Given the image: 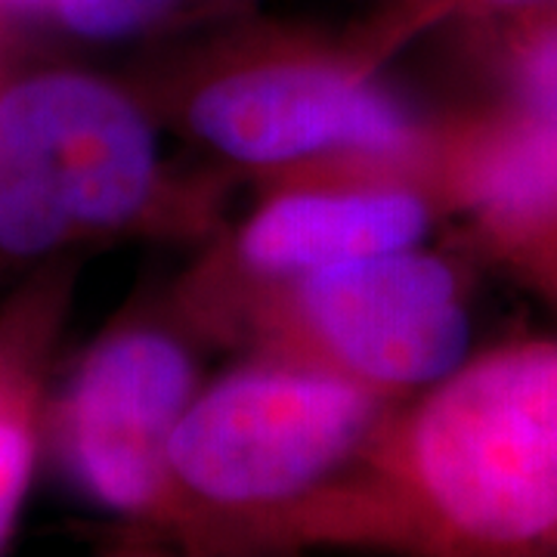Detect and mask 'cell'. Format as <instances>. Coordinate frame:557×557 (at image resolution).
Masks as SVG:
<instances>
[{"label":"cell","instance_id":"6da1fadb","mask_svg":"<svg viewBox=\"0 0 557 557\" xmlns=\"http://www.w3.org/2000/svg\"><path fill=\"white\" fill-rule=\"evenodd\" d=\"M288 545L557 555V344L465 359L397 403L362 456L300 511Z\"/></svg>","mask_w":557,"mask_h":557},{"label":"cell","instance_id":"ba28073f","mask_svg":"<svg viewBox=\"0 0 557 557\" xmlns=\"http://www.w3.org/2000/svg\"><path fill=\"white\" fill-rule=\"evenodd\" d=\"M424 171L443 214L557 300V119L508 106L443 115Z\"/></svg>","mask_w":557,"mask_h":557},{"label":"cell","instance_id":"8fae6325","mask_svg":"<svg viewBox=\"0 0 557 557\" xmlns=\"http://www.w3.org/2000/svg\"><path fill=\"white\" fill-rule=\"evenodd\" d=\"M72 258L44 263L0 310V399L22 381L47 375V359L72 300Z\"/></svg>","mask_w":557,"mask_h":557},{"label":"cell","instance_id":"9a60e30c","mask_svg":"<svg viewBox=\"0 0 557 557\" xmlns=\"http://www.w3.org/2000/svg\"><path fill=\"white\" fill-rule=\"evenodd\" d=\"M22 47H25V40L13 38V35H7V32H0V69H3L10 60H16L20 53H25Z\"/></svg>","mask_w":557,"mask_h":557},{"label":"cell","instance_id":"5bb4252c","mask_svg":"<svg viewBox=\"0 0 557 557\" xmlns=\"http://www.w3.org/2000/svg\"><path fill=\"white\" fill-rule=\"evenodd\" d=\"M50 0H0V32L13 38H28L35 25H47Z\"/></svg>","mask_w":557,"mask_h":557},{"label":"cell","instance_id":"3957f363","mask_svg":"<svg viewBox=\"0 0 557 557\" xmlns=\"http://www.w3.org/2000/svg\"><path fill=\"white\" fill-rule=\"evenodd\" d=\"M226 174H183L134 81L20 53L0 69V270L119 239L208 242Z\"/></svg>","mask_w":557,"mask_h":557},{"label":"cell","instance_id":"9c48e42d","mask_svg":"<svg viewBox=\"0 0 557 557\" xmlns=\"http://www.w3.org/2000/svg\"><path fill=\"white\" fill-rule=\"evenodd\" d=\"M260 0H50V20L87 44L196 38L258 16Z\"/></svg>","mask_w":557,"mask_h":557},{"label":"cell","instance_id":"8992f818","mask_svg":"<svg viewBox=\"0 0 557 557\" xmlns=\"http://www.w3.org/2000/svg\"><path fill=\"white\" fill-rule=\"evenodd\" d=\"M233 347L317 366L403 403L468 359L471 317L456 267L416 245L267 292L242 317Z\"/></svg>","mask_w":557,"mask_h":557},{"label":"cell","instance_id":"52a82bcc","mask_svg":"<svg viewBox=\"0 0 557 557\" xmlns=\"http://www.w3.org/2000/svg\"><path fill=\"white\" fill-rule=\"evenodd\" d=\"M193 341L177 319L112 322L81 354L50 412L69 480L94 505L139 527L159 530L164 518L171 437L199 394Z\"/></svg>","mask_w":557,"mask_h":557},{"label":"cell","instance_id":"4fadbf2b","mask_svg":"<svg viewBox=\"0 0 557 557\" xmlns=\"http://www.w3.org/2000/svg\"><path fill=\"white\" fill-rule=\"evenodd\" d=\"M381 3L418 7L428 20L434 22V28H443V25H458V22L493 20V16L518 13V10L555 3V0H381Z\"/></svg>","mask_w":557,"mask_h":557},{"label":"cell","instance_id":"30bf717a","mask_svg":"<svg viewBox=\"0 0 557 557\" xmlns=\"http://www.w3.org/2000/svg\"><path fill=\"white\" fill-rule=\"evenodd\" d=\"M458 25L480 32L483 53L505 90L502 106L539 119H557V0Z\"/></svg>","mask_w":557,"mask_h":557},{"label":"cell","instance_id":"7a4b0ae2","mask_svg":"<svg viewBox=\"0 0 557 557\" xmlns=\"http://www.w3.org/2000/svg\"><path fill=\"white\" fill-rule=\"evenodd\" d=\"M434 22L409 3H381L347 35L258 16L196 35L134 87L159 124L260 183L344 161L428 159L434 121L381 72Z\"/></svg>","mask_w":557,"mask_h":557},{"label":"cell","instance_id":"277c9868","mask_svg":"<svg viewBox=\"0 0 557 557\" xmlns=\"http://www.w3.org/2000/svg\"><path fill=\"white\" fill-rule=\"evenodd\" d=\"M394 409L397 399L335 372L251 357L180 418L159 530L189 545H285Z\"/></svg>","mask_w":557,"mask_h":557},{"label":"cell","instance_id":"5b68a950","mask_svg":"<svg viewBox=\"0 0 557 557\" xmlns=\"http://www.w3.org/2000/svg\"><path fill=\"white\" fill-rule=\"evenodd\" d=\"M260 201L205 242L171 317L201 341L233 344L267 292L347 260L416 248L443 214L424 164L344 161L260 183Z\"/></svg>","mask_w":557,"mask_h":557},{"label":"cell","instance_id":"7c38bea8","mask_svg":"<svg viewBox=\"0 0 557 557\" xmlns=\"http://www.w3.org/2000/svg\"><path fill=\"white\" fill-rule=\"evenodd\" d=\"M44 379L22 381L0 399V552L13 539L47 431Z\"/></svg>","mask_w":557,"mask_h":557}]
</instances>
